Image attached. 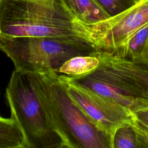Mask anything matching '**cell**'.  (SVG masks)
<instances>
[{
  "mask_svg": "<svg viewBox=\"0 0 148 148\" xmlns=\"http://www.w3.org/2000/svg\"><path fill=\"white\" fill-rule=\"evenodd\" d=\"M0 148H25L21 130L12 117L0 115Z\"/></svg>",
  "mask_w": 148,
  "mask_h": 148,
  "instance_id": "8fae6325",
  "label": "cell"
},
{
  "mask_svg": "<svg viewBox=\"0 0 148 148\" xmlns=\"http://www.w3.org/2000/svg\"><path fill=\"white\" fill-rule=\"evenodd\" d=\"M148 24V0L121 13L91 24V43L97 51L123 57L129 42Z\"/></svg>",
  "mask_w": 148,
  "mask_h": 148,
  "instance_id": "5b68a950",
  "label": "cell"
},
{
  "mask_svg": "<svg viewBox=\"0 0 148 148\" xmlns=\"http://www.w3.org/2000/svg\"><path fill=\"white\" fill-rule=\"evenodd\" d=\"M46 117L66 148H110L105 135L72 98L54 71L28 73Z\"/></svg>",
  "mask_w": 148,
  "mask_h": 148,
  "instance_id": "7a4b0ae2",
  "label": "cell"
},
{
  "mask_svg": "<svg viewBox=\"0 0 148 148\" xmlns=\"http://www.w3.org/2000/svg\"><path fill=\"white\" fill-rule=\"evenodd\" d=\"M141 0H136V2H139V1H140Z\"/></svg>",
  "mask_w": 148,
  "mask_h": 148,
  "instance_id": "e0dca14e",
  "label": "cell"
},
{
  "mask_svg": "<svg viewBox=\"0 0 148 148\" xmlns=\"http://www.w3.org/2000/svg\"><path fill=\"white\" fill-rule=\"evenodd\" d=\"M11 116L23 135L25 148H66L50 124L27 73L14 69L6 88Z\"/></svg>",
  "mask_w": 148,
  "mask_h": 148,
  "instance_id": "277c9868",
  "label": "cell"
},
{
  "mask_svg": "<svg viewBox=\"0 0 148 148\" xmlns=\"http://www.w3.org/2000/svg\"><path fill=\"white\" fill-rule=\"evenodd\" d=\"M0 50L12 61L16 70L27 73L56 72L68 60L97 51L86 40L31 36L0 37Z\"/></svg>",
  "mask_w": 148,
  "mask_h": 148,
  "instance_id": "3957f363",
  "label": "cell"
},
{
  "mask_svg": "<svg viewBox=\"0 0 148 148\" xmlns=\"http://www.w3.org/2000/svg\"><path fill=\"white\" fill-rule=\"evenodd\" d=\"M130 124L136 135L137 148L148 147V124L138 119L135 113Z\"/></svg>",
  "mask_w": 148,
  "mask_h": 148,
  "instance_id": "9a60e30c",
  "label": "cell"
},
{
  "mask_svg": "<svg viewBox=\"0 0 148 148\" xmlns=\"http://www.w3.org/2000/svg\"><path fill=\"white\" fill-rule=\"evenodd\" d=\"M18 36L91 43V28L78 20L61 0H0V37Z\"/></svg>",
  "mask_w": 148,
  "mask_h": 148,
  "instance_id": "6da1fadb",
  "label": "cell"
},
{
  "mask_svg": "<svg viewBox=\"0 0 148 148\" xmlns=\"http://www.w3.org/2000/svg\"><path fill=\"white\" fill-rule=\"evenodd\" d=\"M113 148H137L136 135L130 123L119 127L113 138Z\"/></svg>",
  "mask_w": 148,
  "mask_h": 148,
  "instance_id": "4fadbf2b",
  "label": "cell"
},
{
  "mask_svg": "<svg viewBox=\"0 0 148 148\" xmlns=\"http://www.w3.org/2000/svg\"><path fill=\"white\" fill-rule=\"evenodd\" d=\"M136 117L148 124V108L135 113Z\"/></svg>",
  "mask_w": 148,
  "mask_h": 148,
  "instance_id": "2e32d148",
  "label": "cell"
},
{
  "mask_svg": "<svg viewBox=\"0 0 148 148\" xmlns=\"http://www.w3.org/2000/svg\"><path fill=\"white\" fill-rule=\"evenodd\" d=\"M62 76L68 82L77 86L90 90L109 98L126 107L134 113L148 108L147 99L137 98L131 96L120 88L95 78L89 73L78 77Z\"/></svg>",
  "mask_w": 148,
  "mask_h": 148,
  "instance_id": "52a82bcc",
  "label": "cell"
},
{
  "mask_svg": "<svg viewBox=\"0 0 148 148\" xmlns=\"http://www.w3.org/2000/svg\"><path fill=\"white\" fill-rule=\"evenodd\" d=\"M94 52L88 55L76 56L68 60L56 72L69 77H78L94 71L100 63L99 58Z\"/></svg>",
  "mask_w": 148,
  "mask_h": 148,
  "instance_id": "30bf717a",
  "label": "cell"
},
{
  "mask_svg": "<svg viewBox=\"0 0 148 148\" xmlns=\"http://www.w3.org/2000/svg\"><path fill=\"white\" fill-rule=\"evenodd\" d=\"M64 80L70 95L105 134L109 140L110 148H113L116 130L121 125L130 123L135 113L109 98Z\"/></svg>",
  "mask_w": 148,
  "mask_h": 148,
  "instance_id": "8992f818",
  "label": "cell"
},
{
  "mask_svg": "<svg viewBox=\"0 0 148 148\" xmlns=\"http://www.w3.org/2000/svg\"><path fill=\"white\" fill-rule=\"evenodd\" d=\"M94 53L101 63L130 79L148 99V61H132L99 51Z\"/></svg>",
  "mask_w": 148,
  "mask_h": 148,
  "instance_id": "ba28073f",
  "label": "cell"
},
{
  "mask_svg": "<svg viewBox=\"0 0 148 148\" xmlns=\"http://www.w3.org/2000/svg\"><path fill=\"white\" fill-rule=\"evenodd\" d=\"M102 10L112 17L117 16L136 3V0H95Z\"/></svg>",
  "mask_w": 148,
  "mask_h": 148,
  "instance_id": "5bb4252c",
  "label": "cell"
},
{
  "mask_svg": "<svg viewBox=\"0 0 148 148\" xmlns=\"http://www.w3.org/2000/svg\"><path fill=\"white\" fill-rule=\"evenodd\" d=\"M123 58L135 61H148V24L132 38Z\"/></svg>",
  "mask_w": 148,
  "mask_h": 148,
  "instance_id": "7c38bea8",
  "label": "cell"
},
{
  "mask_svg": "<svg viewBox=\"0 0 148 148\" xmlns=\"http://www.w3.org/2000/svg\"><path fill=\"white\" fill-rule=\"evenodd\" d=\"M61 1L78 20L85 24H94L109 18L95 0H61Z\"/></svg>",
  "mask_w": 148,
  "mask_h": 148,
  "instance_id": "9c48e42d",
  "label": "cell"
}]
</instances>
